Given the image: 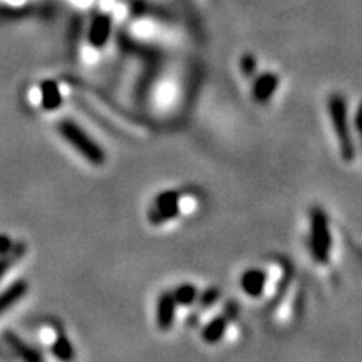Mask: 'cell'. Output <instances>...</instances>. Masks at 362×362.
Instances as JSON below:
<instances>
[{
	"mask_svg": "<svg viewBox=\"0 0 362 362\" xmlns=\"http://www.w3.org/2000/svg\"><path fill=\"white\" fill-rule=\"evenodd\" d=\"M310 253L312 259L317 264L325 265L332 257V233H330V225L324 210L314 208L310 214Z\"/></svg>",
	"mask_w": 362,
	"mask_h": 362,
	"instance_id": "cell-3",
	"label": "cell"
},
{
	"mask_svg": "<svg viewBox=\"0 0 362 362\" xmlns=\"http://www.w3.org/2000/svg\"><path fill=\"white\" fill-rule=\"evenodd\" d=\"M230 324V315H218L215 317L214 320H210L205 327H203L202 336L208 344H215L218 342L220 339H223V336L226 334V327Z\"/></svg>",
	"mask_w": 362,
	"mask_h": 362,
	"instance_id": "cell-8",
	"label": "cell"
},
{
	"mask_svg": "<svg viewBox=\"0 0 362 362\" xmlns=\"http://www.w3.org/2000/svg\"><path fill=\"white\" fill-rule=\"evenodd\" d=\"M176 309L178 304L175 302V297L171 292H165L160 296L156 302V325L161 330H170L173 327L176 319Z\"/></svg>",
	"mask_w": 362,
	"mask_h": 362,
	"instance_id": "cell-6",
	"label": "cell"
},
{
	"mask_svg": "<svg viewBox=\"0 0 362 362\" xmlns=\"http://www.w3.org/2000/svg\"><path fill=\"white\" fill-rule=\"evenodd\" d=\"M194 205L193 198L181 194L175 189H166L156 194L151 208L148 210V220L151 225H165L181 214H188Z\"/></svg>",
	"mask_w": 362,
	"mask_h": 362,
	"instance_id": "cell-2",
	"label": "cell"
},
{
	"mask_svg": "<svg viewBox=\"0 0 362 362\" xmlns=\"http://www.w3.org/2000/svg\"><path fill=\"white\" fill-rule=\"evenodd\" d=\"M269 272L262 269H248L243 272L242 279H240V288L252 298L264 297L269 287Z\"/></svg>",
	"mask_w": 362,
	"mask_h": 362,
	"instance_id": "cell-5",
	"label": "cell"
},
{
	"mask_svg": "<svg viewBox=\"0 0 362 362\" xmlns=\"http://www.w3.org/2000/svg\"><path fill=\"white\" fill-rule=\"evenodd\" d=\"M61 134L64 136L66 141H69L89 163H93V165H103L104 153L101 151V148H99L98 144L79 128V126L71 123V121H66V123L61 124Z\"/></svg>",
	"mask_w": 362,
	"mask_h": 362,
	"instance_id": "cell-4",
	"label": "cell"
},
{
	"mask_svg": "<svg viewBox=\"0 0 362 362\" xmlns=\"http://www.w3.org/2000/svg\"><path fill=\"white\" fill-rule=\"evenodd\" d=\"M171 293H173L176 304L185 305V307L194 304L198 298V288L192 284H181Z\"/></svg>",
	"mask_w": 362,
	"mask_h": 362,
	"instance_id": "cell-9",
	"label": "cell"
},
{
	"mask_svg": "<svg viewBox=\"0 0 362 362\" xmlns=\"http://www.w3.org/2000/svg\"><path fill=\"white\" fill-rule=\"evenodd\" d=\"M356 129H357V134H359V139L362 143V106L356 116Z\"/></svg>",
	"mask_w": 362,
	"mask_h": 362,
	"instance_id": "cell-11",
	"label": "cell"
},
{
	"mask_svg": "<svg viewBox=\"0 0 362 362\" xmlns=\"http://www.w3.org/2000/svg\"><path fill=\"white\" fill-rule=\"evenodd\" d=\"M327 111L330 117V124H332L334 133H336L339 149H341V156L349 163L354 160L356 148H354V139H352V133H351L349 117H347L346 99H344L339 93H334L332 96L329 98Z\"/></svg>",
	"mask_w": 362,
	"mask_h": 362,
	"instance_id": "cell-1",
	"label": "cell"
},
{
	"mask_svg": "<svg viewBox=\"0 0 362 362\" xmlns=\"http://www.w3.org/2000/svg\"><path fill=\"white\" fill-rule=\"evenodd\" d=\"M277 88H279V76L274 74V72H265V74H262L255 79V83H253V88H252V94L259 103H267L270 101Z\"/></svg>",
	"mask_w": 362,
	"mask_h": 362,
	"instance_id": "cell-7",
	"label": "cell"
},
{
	"mask_svg": "<svg viewBox=\"0 0 362 362\" xmlns=\"http://www.w3.org/2000/svg\"><path fill=\"white\" fill-rule=\"evenodd\" d=\"M240 66H242V71L245 76H253L257 71V59L252 57V56H243L242 57V62H240Z\"/></svg>",
	"mask_w": 362,
	"mask_h": 362,
	"instance_id": "cell-10",
	"label": "cell"
}]
</instances>
